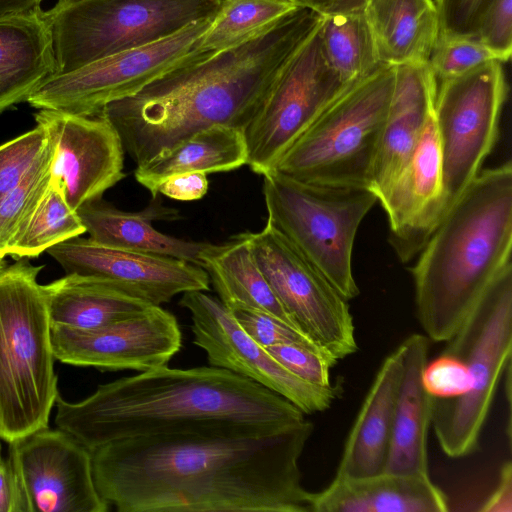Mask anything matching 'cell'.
<instances>
[{
  "label": "cell",
  "instance_id": "cell-12",
  "mask_svg": "<svg viewBox=\"0 0 512 512\" xmlns=\"http://www.w3.org/2000/svg\"><path fill=\"white\" fill-rule=\"evenodd\" d=\"M215 18V17H214ZM195 23L162 41L113 55L43 81L27 102L37 109L97 116L108 104L133 96L200 51L213 19Z\"/></svg>",
  "mask_w": 512,
  "mask_h": 512
},
{
  "label": "cell",
  "instance_id": "cell-36",
  "mask_svg": "<svg viewBox=\"0 0 512 512\" xmlns=\"http://www.w3.org/2000/svg\"><path fill=\"white\" fill-rule=\"evenodd\" d=\"M231 312L245 333L263 348L280 344H297L327 353L306 334L267 313L251 309H236Z\"/></svg>",
  "mask_w": 512,
  "mask_h": 512
},
{
  "label": "cell",
  "instance_id": "cell-31",
  "mask_svg": "<svg viewBox=\"0 0 512 512\" xmlns=\"http://www.w3.org/2000/svg\"><path fill=\"white\" fill-rule=\"evenodd\" d=\"M86 232L78 212L50 181L45 195L17 236L8 254L13 258L37 257L54 245Z\"/></svg>",
  "mask_w": 512,
  "mask_h": 512
},
{
  "label": "cell",
  "instance_id": "cell-7",
  "mask_svg": "<svg viewBox=\"0 0 512 512\" xmlns=\"http://www.w3.org/2000/svg\"><path fill=\"white\" fill-rule=\"evenodd\" d=\"M444 352L461 359L470 390L458 397H433L431 425L441 450L460 458L479 447L482 429L506 366L512 362V264L482 293Z\"/></svg>",
  "mask_w": 512,
  "mask_h": 512
},
{
  "label": "cell",
  "instance_id": "cell-13",
  "mask_svg": "<svg viewBox=\"0 0 512 512\" xmlns=\"http://www.w3.org/2000/svg\"><path fill=\"white\" fill-rule=\"evenodd\" d=\"M248 236L260 270L297 327L337 360L355 353L348 301L267 222Z\"/></svg>",
  "mask_w": 512,
  "mask_h": 512
},
{
  "label": "cell",
  "instance_id": "cell-28",
  "mask_svg": "<svg viewBox=\"0 0 512 512\" xmlns=\"http://www.w3.org/2000/svg\"><path fill=\"white\" fill-rule=\"evenodd\" d=\"M244 130L216 125L201 130L136 167V181L157 197L158 187L175 174L228 172L247 164Z\"/></svg>",
  "mask_w": 512,
  "mask_h": 512
},
{
  "label": "cell",
  "instance_id": "cell-40",
  "mask_svg": "<svg viewBox=\"0 0 512 512\" xmlns=\"http://www.w3.org/2000/svg\"><path fill=\"white\" fill-rule=\"evenodd\" d=\"M491 0H436L439 37H473L480 15Z\"/></svg>",
  "mask_w": 512,
  "mask_h": 512
},
{
  "label": "cell",
  "instance_id": "cell-30",
  "mask_svg": "<svg viewBox=\"0 0 512 512\" xmlns=\"http://www.w3.org/2000/svg\"><path fill=\"white\" fill-rule=\"evenodd\" d=\"M318 33L328 64L345 84L353 85L384 66L364 12L322 16Z\"/></svg>",
  "mask_w": 512,
  "mask_h": 512
},
{
  "label": "cell",
  "instance_id": "cell-16",
  "mask_svg": "<svg viewBox=\"0 0 512 512\" xmlns=\"http://www.w3.org/2000/svg\"><path fill=\"white\" fill-rule=\"evenodd\" d=\"M34 118L53 145L51 182L75 211L101 199L125 177L120 136L101 114L39 109Z\"/></svg>",
  "mask_w": 512,
  "mask_h": 512
},
{
  "label": "cell",
  "instance_id": "cell-34",
  "mask_svg": "<svg viewBox=\"0 0 512 512\" xmlns=\"http://www.w3.org/2000/svg\"><path fill=\"white\" fill-rule=\"evenodd\" d=\"M494 54L473 37H439L428 60L436 83L463 75L490 61Z\"/></svg>",
  "mask_w": 512,
  "mask_h": 512
},
{
  "label": "cell",
  "instance_id": "cell-10",
  "mask_svg": "<svg viewBox=\"0 0 512 512\" xmlns=\"http://www.w3.org/2000/svg\"><path fill=\"white\" fill-rule=\"evenodd\" d=\"M506 94L502 62L496 60L437 83L433 117L442 157L443 217L493 149Z\"/></svg>",
  "mask_w": 512,
  "mask_h": 512
},
{
  "label": "cell",
  "instance_id": "cell-25",
  "mask_svg": "<svg viewBox=\"0 0 512 512\" xmlns=\"http://www.w3.org/2000/svg\"><path fill=\"white\" fill-rule=\"evenodd\" d=\"M57 73L50 27L40 7L0 17V113L27 101Z\"/></svg>",
  "mask_w": 512,
  "mask_h": 512
},
{
  "label": "cell",
  "instance_id": "cell-38",
  "mask_svg": "<svg viewBox=\"0 0 512 512\" xmlns=\"http://www.w3.org/2000/svg\"><path fill=\"white\" fill-rule=\"evenodd\" d=\"M473 38L498 61H508L512 53V0H491L479 17Z\"/></svg>",
  "mask_w": 512,
  "mask_h": 512
},
{
  "label": "cell",
  "instance_id": "cell-27",
  "mask_svg": "<svg viewBox=\"0 0 512 512\" xmlns=\"http://www.w3.org/2000/svg\"><path fill=\"white\" fill-rule=\"evenodd\" d=\"M42 286L51 327L95 330L137 316L153 306L99 279L75 273Z\"/></svg>",
  "mask_w": 512,
  "mask_h": 512
},
{
  "label": "cell",
  "instance_id": "cell-20",
  "mask_svg": "<svg viewBox=\"0 0 512 512\" xmlns=\"http://www.w3.org/2000/svg\"><path fill=\"white\" fill-rule=\"evenodd\" d=\"M436 87L428 62L395 66L394 89L370 187L379 203L409 160L433 113Z\"/></svg>",
  "mask_w": 512,
  "mask_h": 512
},
{
  "label": "cell",
  "instance_id": "cell-9",
  "mask_svg": "<svg viewBox=\"0 0 512 512\" xmlns=\"http://www.w3.org/2000/svg\"><path fill=\"white\" fill-rule=\"evenodd\" d=\"M267 223L279 231L347 301L359 294L352 272L357 230L378 202L367 187L325 186L275 171L263 175Z\"/></svg>",
  "mask_w": 512,
  "mask_h": 512
},
{
  "label": "cell",
  "instance_id": "cell-21",
  "mask_svg": "<svg viewBox=\"0 0 512 512\" xmlns=\"http://www.w3.org/2000/svg\"><path fill=\"white\" fill-rule=\"evenodd\" d=\"M448 501L429 474L381 472L366 477H336L312 493L313 512H445Z\"/></svg>",
  "mask_w": 512,
  "mask_h": 512
},
{
  "label": "cell",
  "instance_id": "cell-15",
  "mask_svg": "<svg viewBox=\"0 0 512 512\" xmlns=\"http://www.w3.org/2000/svg\"><path fill=\"white\" fill-rule=\"evenodd\" d=\"M9 461L25 512H106L93 477L92 452L59 428L36 430L9 443Z\"/></svg>",
  "mask_w": 512,
  "mask_h": 512
},
{
  "label": "cell",
  "instance_id": "cell-42",
  "mask_svg": "<svg viewBox=\"0 0 512 512\" xmlns=\"http://www.w3.org/2000/svg\"><path fill=\"white\" fill-rule=\"evenodd\" d=\"M0 512H25L22 492L9 459L0 460Z\"/></svg>",
  "mask_w": 512,
  "mask_h": 512
},
{
  "label": "cell",
  "instance_id": "cell-33",
  "mask_svg": "<svg viewBox=\"0 0 512 512\" xmlns=\"http://www.w3.org/2000/svg\"><path fill=\"white\" fill-rule=\"evenodd\" d=\"M53 145L46 143L20 182L0 204V256L5 257L49 188Z\"/></svg>",
  "mask_w": 512,
  "mask_h": 512
},
{
  "label": "cell",
  "instance_id": "cell-48",
  "mask_svg": "<svg viewBox=\"0 0 512 512\" xmlns=\"http://www.w3.org/2000/svg\"><path fill=\"white\" fill-rule=\"evenodd\" d=\"M59 1H69V0H59Z\"/></svg>",
  "mask_w": 512,
  "mask_h": 512
},
{
  "label": "cell",
  "instance_id": "cell-35",
  "mask_svg": "<svg viewBox=\"0 0 512 512\" xmlns=\"http://www.w3.org/2000/svg\"><path fill=\"white\" fill-rule=\"evenodd\" d=\"M46 132L40 125L0 145V204L41 153Z\"/></svg>",
  "mask_w": 512,
  "mask_h": 512
},
{
  "label": "cell",
  "instance_id": "cell-5",
  "mask_svg": "<svg viewBox=\"0 0 512 512\" xmlns=\"http://www.w3.org/2000/svg\"><path fill=\"white\" fill-rule=\"evenodd\" d=\"M0 270V438L8 443L48 427L59 396L51 323L25 258Z\"/></svg>",
  "mask_w": 512,
  "mask_h": 512
},
{
  "label": "cell",
  "instance_id": "cell-47",
  "mask_svg": "<svg viewBox=\"0 0 512 512\" xmlns=\"http://www.w3.org/2000/svg\"><path fill=\"white\" fill-rule=\"evenodd\" d=\"M2 459V455H1V444H0V460Z\"/></svg>",
  "mask_w": 512,
  "mask_h": 512
},
{
  "label": "cell",
  "instance_id": "cell-26",
  "mask_svg": "<svg viewBox=\"0 0 512 512\" xmlns=\"http://www.w3.org/2000/svg\"><path fill=\"white\" fill-rule=\"evenodd\" d=\"M380 62L427 63L438 39L433 0H371L364 10Z\"/></svg>",
  "mask_w": 512,
  "mask_h": 512
},
{
  "label": "cell",
  "instance_id": "cell-49",
  "mask_svg": "<svg viewBox=\"0 0 512 512\" xmlns=\"http://www.w3.org/2000/svg\"><path fill=\"white\" fill-rule=\"evenodd\" d=\"M289 1H291V2H292L293 0H289Z\"/></svg>",
  "mask_w": 512,
  "mask_h": 512
},
{
  "label": "cell",
  "instance_id": "cell-14",
  "mask_svg": "<svg viewBox=\"0 0 512 512\" xmlns=\"http://www.w3.org/2000/svg\"><path fill=\"white\" fill-rule=\"evenodd\" d=\"M179 305L191 314L193 343L211 366L246 377L279 394L304 414L326 410L341 392L312 385L282 366L239 326L232 312L205 291L182 294Z\"/></svg>",
  "mask_w": 512,
  "mask_h": 512
},
{
  "label": "cell",
  "instance_id": "cell-4",
  "mask_svg": "<svg viewBox=\"0 0 512 512\" xmlns=\"http://www.w3.org/2000/svg\"><path fill=\"white\" fill-rule=\"evenodd\" d=\"M512 166L479 172L441 219L412 268L418 321L447 341L511 263Z\"/></svg>",
  "mask_w": 512,
  "mask_h": 512
},
{
  "label": "cell",
  "instance_id": "cell-2",
  "mask_svg": "<svg viewBox=\"0 0 512 512\" xmlns=\"http://www.w3.org/2000/svg\"><path fill=\"white\" fill-rule=\"evenodd\" d=\"M321 18L297 6L238 45L200 50L135 95L108 104L100 114L116 129L137 166L206 128L245 130Z\"/></svg>",
  "mask_w": 512,
  "mask_h": 512
},
{
  "label": "cell",
  "instance_id": "cell-22",
  "mask_svg": "<svg viewBox=\"0 0 512 512\" xmlns=\"http://www.w3.org/2000/svg\"><path fill=\"white\" fill-rule=\"evenodd\" d=\"M403 376L400 345L382 362L347 437L336 477L384 472Z\"/></svg>",
  "mask_w": 512,
  "mask_h": 512
},
{
  "label": "cell",
  "instance_id": "cell-41",
  "mask_svg": "<svg viewBox=\"0 0 512 512\" xmlns=\"http://www.w3.org/2000/svg\"><path fill=\"white\" fill-rule=\"evenodd\" d=\"M207 191V176L200 172L172 175L158 187V194L180 201L201 199Z\"/></svg>",
  "mask_w": 512,
  "mask_h": 512
},
{
  "label": "cell",
  "instance_id": "cell-45",
  "mask_svg": "<svg viewBox=\"0 0 512 512\" xmlns=\"http://www.w3.org/2000/svg\"><path fill=\"white\" fill-rule=\"evenodd\" d=\"M43 0H0V17L40 7Z\"/></svg>",
  "mask_w": 512,
  "mask_h": 512
},
{
  "label": "cell",
  "instance_id": "cell-17",
  "mask_svg": "<svg viewBox=\"0 0 512 512\" xmlns=\"http://www.w3.org/2000/svg\"><path fill=\"white\" fill-rule=\"evenodd\" d=\"M48 252L65 270L99 279L153 306L178 294L208 291L207 272L193 263L140 251L113 248L80 236L52 246Z\"/></svg>",
  "mask_w": 512,
  "mask_h": 512
},
{
  "label": "cell",
  "instance_id": "cell-43",
  "mask_svg": "<svg viewBox=\"0 0 512 512\" xmlns=\"http://www.w3.org/2000/svg\"><path fill=\"white\" fill-rule=\"evenodd\" d=\"M479 510L482 512H512V465L510 461L502 465L496 488Z\"/></svg>",
  "mask_w": 512,
  "mask_h": 512
},
{
  "label": "cell",
  "instance_id": "cell-8",
  "mask_svg": "<svg viewBox=\"0 0 512 512\" xmlns=\"http://www.w3.org/2000/svg\"><path fill=\"white\" fill-rule=\"evenodd\" d=\"M225 0L57 1L44 17L64 74L101 59L167 39L212 19Z\"/></svg>",
  "mask_w": 512,
  "mask_h": 512
},
{
  "label": "cell",
  "instance_id": "cell-32",
  "mask_svg": "<svg viewBox=\"0 0 512 512\" xmlns=\"http://www.w3.org/2000/svg\"><path fill=\"white\" fill-rule=\"evenodd\" d=\"M289 0H225L202 35L201 51H220L238 45L296 8Z\"/></svg>",
  "mask_w": 512,
  "mask_h": 512
},
{
  "label": "cell",
  "instance_id": "cell-46",
  "mask_svg": "<svg viewBox=\"0 0 512 512\" xmlns=\"http://www.w3.org/2000/svg\"><path fill=\"white\" fill-rule=\"evenodd\" d=\"M5 257L0 256V270L6 267V262L4 260Z\"/></svg>",
  "mask_w": 512,
  "mask_h": 512
},
{
  "label": "cell",
  "instance_id": "cell-6",
  "mask_svg": "<svg viewBox=\"0 0 512 512\" xmlns=\"http://www.w3.org/2000/svg\"><path fill=\"white\" fill-rule=\"evenodd\" d=\"M394 82L395 66L384 65L346 89L291 145L273 171L307 184L370 189Z\"/></svg>",
  "mask_w": 512,
  "mask_h": 512
},
{
  "label": "cell",
  "instance_id": "cell-23",
  "mask_svg": "<svg viewBox=\"0 0 512 512\" xmlns=\"http://www.w3.org/2000/svg\"><path fill=\"white\" fill-rule=\"evenodd\" d=\"M403 376L398 393L390 449L384 472L428 474L427 441L433 396L423 384L429 338L419 333L401 344Z\"/></svg>",
  "mask_w": 512,
  "mask_h": 512
},
{
  "label": "cell",
  "instance_id": "cell-39",
  "mask_svg": "<svg viewBox=\"0 0 512 512\" xmlns=\"http://www.w3.org/2000/svg\"><path fill=\"white\" fill-rule=\"evenodd\" d=\"M422 378L427 392L435 398L458 397L471 388V377L465 363L444 351L426 364Z\"/></svg>",
  "mask_w": 512,
  "mask_h": 512
},
{
  "label": "cell",
  "instance_id": "cell-11",
  "mask_svg": "<svg viewBox=\"0 0 512 512\" xmlns=\"http://www.w3.org/2000/svg\"><path fill=\"white\" fill-rule=\"evenodd\" d=\"M351 86L328 64L317 27L286 63L245 128L246 165L261 176L271 173L291 145Z\"/></svg>",
  "mask_w": 512,
  "mask_h": 512
},
{
  "label": "cell",
  "instance_id": "cell-37",
  "mask_svg": "<svg viewBox=\"0 0 512 512\" xmlns=\"http://www.w3.org/2000/svg\"><path fill=\"white\" fill-rule=\"evenodd\" d=\"M265 349L300 379L318 387L332 386L330 371L338 362L333 356L297 344H280Z\"/></svg>",
  "mask_w": 512,
  "mask_h": 512
},
{
  "label": "cell",
  "instance_id": "cell-44",
  "mask_svg": "<svg viewBox=\"0 0 512 512\" xmlns=\"http://www.w3.org/2000/svg\"><path fill=\"white\" fill-rule=\"evenodd\" d=\"M371 0H293L301 7H306L320 16H331L364 12Z\"/></svg>",
  "mask_w": 512,
  "mask_h": 512
},
{
  "label": "cell",
  "instance_id": "cell-1",
  "mask_svg": "<svg viewBox=\"0 0 512 512\" xmlns=\"http://www.w3.org/2000/svg\"><path fill=\"white\" fill-rule=\"evenodd\" d=\"M304 421L244 423L111 441L92 452L99 495L119 512H308Z\"/></svg>",
  "mask_w": 512,
  "mask_h": 512
},
{
  "label": "cell",
  "instance_id": "cell-19",
  "mask_svg": "<svg viewBox=\"0 0 512 512\" xmlns=\"http://www.w3.org/2000/svg\"><path fill=\"white\" fill-rule=\"evenodd\" d=\"M390 242L401 261L420 253L443 217L442 157L433 113L385 198Z\"/></svg>",
  "mask_w": 512,
  "mask_h": 512
},
{
  "label": "cell",
  "instance_id": "cell-3",
  "mask_svg": "<svg viewBox=\"0 0 512 512\" xmlns=\"http://www.w3.org/2000/svg\"><path fill=\"white\" fill-rule=\"evenodd\" d=\"M55 424L90 451L111 441L237 424L288 426L305 420L291 402L264 386L211 366L167 365L101 384L87 398L60 395Z\"/></svg>",
  "mask_w": 512,
  "mask_h": 512
},
{
  "label": "cell",
  "instance_id": "cell-24",
  "mask_svg": "<svg viewBox=\"0 0 512 512\" xmlns=\"http://www.w3.org/2000/svg\"><path fill=\"white\" fill-rule=\"evenodd\" d=\"M143 210L127 212L103 202L87 203L77 212L89 238L100 245L184 260L200 266L212 243L186 241L159 232L153 221L175 220L177 209L165 207L157 197Z\"/></svg>",
  "mask_w": 512,
  "mask_h": 512
},
{
  "label": "cell",
  "instance_id": "cell-29",
  "mask_svg": "<svg viewBox=\"0 0 512 512\" xmlns=\"http://www.w3.org/2000/svg\"><path fill=\"white\" fill-rule=\"evenodd\" d=\"M200 267L207 272L219 300L229 310L261 311L301 331L260 270L251 250L248 232L227 243L212 244L202 254Z\"/></svg>",
  "mask_w": 512,
  "mask_h": 512
},
{
  "label": "cell",
  "instance_id": "cell-18",
  "mask_svg": "<svg viewBox=\"0 0 512 512\" xmlns=\"http://www.w3.org/2000/svg\"><path fill=\"white\" fill-rule=\"evenodd\" d=\"M51 339L56 360L109 371L166 366L182 346L177 319L160 306L90 331L51 327Z\"/></svg>",
  "mask_w": 512,
  "mask_h": 512
}]
</instances>
